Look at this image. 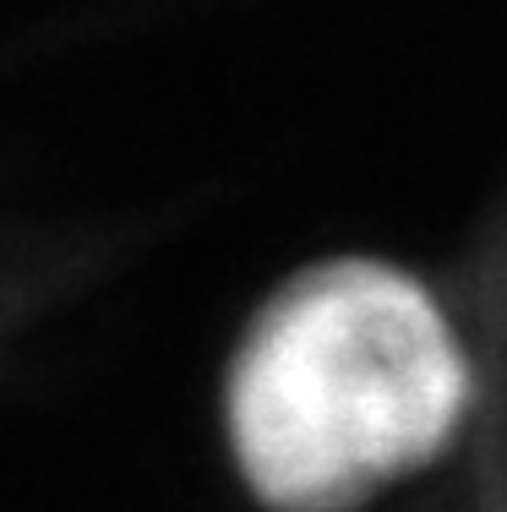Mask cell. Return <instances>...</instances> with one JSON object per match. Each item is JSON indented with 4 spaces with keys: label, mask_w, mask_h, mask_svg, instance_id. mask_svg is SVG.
I'll return each mask as SVG.
<instances>
[{
    "label": "cell",
    "mask_w": 507,
    "mask_h": 512,
    "mask_svg": "<svg viewBox=\"0 0 507 512\" xmlns=\"http://www.w3.org/2000/svg\"><path fill=\"white\" fill-rule=\"evenodd\" d=\"M469 371L420 284L377 262L300 278L229 387L246 480L284 512H344L453 436Z\"/></svg>",
    "instance_id": "1"
}]
</instances>
